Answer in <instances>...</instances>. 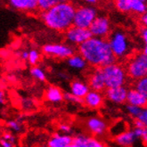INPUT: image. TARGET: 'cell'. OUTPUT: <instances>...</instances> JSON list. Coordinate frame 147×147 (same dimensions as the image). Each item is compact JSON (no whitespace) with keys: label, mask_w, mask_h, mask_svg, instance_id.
Listing matches in <instances>:
<instances>
[{"label":"cell","mask_w":147,"mask_h":147,"mask_svg":"<svg viewBox=\"0 0 147 147\" xmlns=\"http://www.w3.org/2000/svg\"><path fill=\"white\" fill-rule=\"evenodd\" d=\"M78 52L94 68H103L117 63L108 39L93 37L78 47Z\"/></svg>","instance_id":"6da1fadb"},{"label":"cell","mask_w":147,"mask_h":147,"mask_svg":"<svg viewBox=\"0 0 147 147\" xmlns=\"http://www.w3.org/2000/svg\"><path fill=\"white\" fill-rule=\"evenodd\" d=\"M76 6L67 1H60L50 10L41 13V19L47 28L65 32L73 26Z\"/></svg>","instance_id":"7a4b0ae2"},{"label":"cell","mask_w":147,"mask_h":147,"mask_svg":"<svg viewBox=\"0 0 147 147\" xmlns=\"http://www.w3.org/2000/svg\"><path fill=\"white\" fill-rule=\"evenodd\" d=\"M108 41L117 60L127 61L135 55L133 41L125 30L119 28L113 30L108 38Z\"/></svg>","instance_id":"3957f363"},{"label":"cell","mask_w":147,"mask_h":147,"mask_svg":"<svg viewBox=\"0 0 147 147\" xmlns=\"http://www.w3.org/2000/svg\"><path fill=\"white\" fill-rule=\"evenodd\" d=\"M106 88H114L127 84L128 76L126 68L120 63H115L102 68Z\"/></svg>","instance_id":"277c9868"},{"label":"cell","mask_w":147,"mask_h":147,"mask_svg":"<svg viewBox=\"0 0 147 147\" xmlns=\"http://www.w3.org/2000/svg\"><path fill=\"white\" fill-rule=\"evenodd\" d=\"M125 68L128 78L134 81L147 77V55L143 51L136 53L127 61Z\"/></svg>","instance_id":"5b68a950"},{"label":"cell","mask_w":147,"mask_h":147,"mask_svg":"<svg viewBox=\"0 0 147 147\" xmlns=\"http://www.w3.org/2000/svg\"><path fill=\"white\" fill-rule=\"evenodd\" d=\"M97 16V9L94 5H80L76 8L73 26L82 29H89Z\"/></svg>","instance_id":"8992f818"},{"label":"cell","mask_w":147,"mask_h":147,"mask_svg":"<svg viewBox=\"0 0 147 147\" xmlns=\"http://www.w3.org/2000/svg\"><path fill=\"white\" fill-rule=\"evenodd\" d=\"M42 51L46 55L56 58V59H66L76 54V50L73 46L63 43H55V44H47L42 47Z\"/></svg>","instance_id":"52a82bcc"},{"label":"cell","mask_w":147,"mask_h":147,"mask_svg":"<svg viewBox=\"0 0 147 147\" xmlns=\"http://www.w3.org/2000/svg\"><path fill=\"white\" fill-rule=\"evenodd\" d=\"M89 30L94 38L108 39L112 31L110 19L106 15H98L90 26Z\"/></svg>","instance_id":"ba28073f"},{"label":"cell","mask_w":147,"mask_h":147,"mask_svg":"<svg viewBox=\"0 0 147 147\" xmlns=\"http://www.w3.org/2000/svg\"><path fill=\"white\" fill-rule=\"evenodd\" d=\"M64 38L69 45L80 47L83 43L93 38V36L89 29H82L72 26L64 32Z\"/></svg>","instance_id":"9c48e42d"},{"label":"cell","mask_w":147,"mask_h":147,"mask_svg":"<svg viewBox=\"0 0 147 147\" xmlns=\"http://www.w3.org/2000/svg\"><path fill=\"white\" fill-rule=\"evenodd\" d=\"M115 7L121 13H133L136 15H143L147 10V3L144 0H117Z\"/></svg>","instance_id":"30bf717a"},{"label":"cell","mask_w":147,"mask_h":147,"mask_svg":"<svg viewBox=\"0 0 147 147\" xmlns=\"http://www.w3.org/2000/svg\"><path fill=\"white\" fill-rule=\"evenodd\" d=\"M86 127L93 136L97 138L105 136L109 130L106 120L98 116H93L86 119Z\"/></svg>","instance_id":"8fae6325"},{"label":"cell","mask_w":147,"mask_h":147,"mask_svg":"<svg viewBox=\"0 0 147 147\" xmlns=\"http://www.w3.org/2000/svg\"><path fill=\"white\" fill-rule=\"evenodd\" d=\"M88 83L91 90L102 93L105 91L106 86L102 68H94L88 76Z\"/></svg>","instance_id":"7c38bea8"},{"label":"cell","mask_w":147,"mask_h":147,"mask_svg":"<svg viewBox=\"0 0 147 147\" xmlns=\"http://www.w3.org/2000/svg\"><path fill=\"white\" fill-rule=\"evenodd\" d=\"M128 88L126 86H119L114 88H107L105 91V96L106 99L117 105H123L127 102Z\"/></svg>","instance_id":"4fadbf2b"},{"label":"cell","mask_w":147,"mask_h":147,"mask_svg":"<svg viewBox=\"0 0 147 147\" xmlns=\"http://www.w3.org/2000/svg\"><path fill=\"white\" fill-rule=\"evenodd\" d=\"M72 144L76 147H107L99 138L85 134H78L73 136Z\"/></svg>","instance_id":"5bb4252c"},{"label":"cell","mask_w":147,"mask_h":147,"mask_svg":"<svg viewBox=\"0 0 147 147\" xmlns=\"http://www.w3.org/2000/svg\"><path fill=\"white\" fill-rule=\"evenodd\" d=\"M114 141L122 147H136L137 143H142L143 140L138 138L134 132V129H128L123 134L114 138Z\"/></svg>","instance_id":"9a60e30c"},{"label":"cell","mask_w":147,"mask_h":147,"mask_svg":"<svg viewBox=\"0 0 147 147\" xmlns=\"http://www.w3.org/2000/svg\"><path fill=\"white\" fill-rule=\"evenodd\" d=\"M84 105L90 109H98L100 108L105 100V96L101 92L90 90L88 94L85 96Z\"/></svg>","instance_id":"2e32d148"},{"label":"cell","mask_w":147,"mask_h":147,"mask_svg":"<svg viewBox=\"0 0 147 147\" xmlns=\"http://www.w3.org/2000/svg\"><path fill=\"white\" fill-rule=\"evenodd\" d=\"M73 142V137L70 135L55 133L47 142L48 147H68Z\"/></svg>","instance_id":"e0dca14e"},{"label":"cell","mask_w":147,"mask_h":147,"mask_svg":"<svg viewBox=\"0 0 147 147\" xmlns=\"http://www.w3.org/2000/svg\"><path fill=\"white\" fill-rule=\"evenodd\" d=\"M127 103L140 108H144L147 106V99L133 86L128 89Z\"/></svg>","instance_id":"ac0fdd59"},{"label":"cell","mask_w":147,"mask_h":147,"mask_svg":"<svg viewBox=\"0 0 147 147\" xmlns=\"http://www.w3.org/2000/svg\"><path fill=\"white\" fill-rule=\"evenodd\" d=\"M70 90H71L70 92L71 94H73L74 96H76L77 97L84 99L85 96L88 94V92L91 89L88 86V83L82 81V80H75L71 82Z\"/></svg>","instance_id":"d6986e66"},{"label":"cell","mask_w":147,"mask_h":147,"mask_svg":"<svg viewBox=\"0 0 147 147\" xmlns=\"http://www.w3.org/2000/svg\"><path fill=\"white\" fill-rule=\"evenodd\" d=\"M9 5L19 11L32 12L38 9V0H10Z\"/></svg>","instance_id":"ffe728a7"},{"label":"cell","mask_w":147,"mask_h":147,"mask_svg":"<svg viewBox=\"0 0 147 147\" xmlns=\"http://www.w3.org/2000/svg\"><path fill=\"white\" fill-rule=\"evenodd\" d=\"M63 92L59 88L55 86H51L46 90L45 97L46 99L52 102V103H57L62 102L63 99Z\"/></svg>","instance_id":"44dd1931"},{"label":"cell","mask_w":147,"mask_h":147,"mask_svg":"<svg viewBox=\"0 0 147 147\" xmlns=\"http://www.w3.org/2000/svg\"><path fill=\"white\" fill-rule=\"evenodd\" d=\"M67 64L77 71H83L88 66V63L80 54H75L69 58L67 60Z\"/></svg>","instance_id":"7402d4cb"},{"label":"cell","mask_w":147,"mask_h":147,"mask_svg":"<svg viewBox=\"0 0 147 147\" xmlns=\"http://www.w3.org/2000/svg\"><path fill=\"white\" fill-rule=\"evenodd\" d=\"M127 130H128V129H127V124L123 121V120H119V121H117L114 125H112L111 127V128L109 129V132L115 138L118 136L126 132Z\"/></svg>","instance_id":"603a6c76"},{"label":"cell","mask_w":147,"mask_h":147,"mask_svg":"<svg viewBox=\"0 0 147 147\" xmlns=\"http://www.w3.org/2000/svg\"><path fill=\"white\" fill-rule=\"evenodd\" d=\"M60 1L58 0H38V9L42 13L50 10L52 7L57 5Z\"/></svg>","instance_id":"cb8c5ba5"},{"label":"cell","mask_w":147,"mask_h":147,"mask_svg":"<svg viewBox=\"0 0 147 147\" xmlns=\"http://www.w3.org/2000/svg\"><path fill=\"white\" fill-rule=\"evenodd\" d=\"M134 88L138 92H140L147 99V77H144L141 80H138L135 81Z\"/></svg>","instance_id":"d4e9b609"},{"label":"cell","mask_w":147,"mask_h":147,"mask_svg":"<svg viewBox=\"0 0 147 147\" xmlns=\"http://www.w3.org/2000/svg\"><path fill=\"white\" fill-rule=\"evenodd\" d=\"M30 72V75L34 78V79H36L39 81H45L47 79L46 72L44 71V70H43L42 68H40L38 66L31 67Z\"/></svg>","instance_id":"484cf974"},{"label":"cell","mask_w":147,"mask_h":147,"mask_svg":"<svg viewBox=\"0 0 147 147\" xmlns=\"http://www.w3.org/2000/svg\"><path fill=\"white\" fill-rule=\"evenodd\" d=\"M63 99L66 102H71V103H75V105H84V100L77 97L76 96H74L73 94H71V92H65L63 94Z\"/></svg>","instance_id":"4316f807"},{"label":"cell","mask_w":147,"mask_h":147,"mask_svg":"<svg viewBox=\"0 0 147 147\" xmlns=\"http://www.w3.org/2000/svg\"><path fill=\"white\" fill-rule=\"evenodd\" d=\"M40 59V55L38 53V51H37L36 49H32L30 51H29V58H28V62L30 65L36 66Z\"/></svg>","instance_id":"83f0119b"},{"label":"cell","mask_w":147,"mask_h":147,"mask_svg":"<svg viewBox=\"0 0 147 147\" xmlns=\"http://www.w3.org/2000/svg\"><path fill=\"white\" fill-rule=\"evenodd\" d=\"M142 109L143 108L137 107V106H134V105H126V111L127 112V114L130 115L132 118H134V119H137L138 116L140 115L141 111H142Z\"/></svg>","instance_id":"f1b7e54d"},{"label":"cell","mask_w":147,"mask_h":147,"mask_svg":"<svg viewBox=\"0 0 147 147\" xmlns=\"http://www.w3.org/2000/svg\"><path fill=\"white\" fill-rule=\"evenodd\" d=\"M7 127H9L11 130L14 132H20L22 128V119H14V120H9L7 122Z\"/></svg>","instance_id":"f546056e"},{"label":"cell","mask_w":147,"mask_h":147,"mask_svg":"<svg viewBox=\"0 0 147 147\" xmlns=\"http://www.w3.org/2000/svg\"><path fill=\"white\" fill-rule=\"evenodd\" d=\"M139 33H140V37H141V39L144 44L143 52L147 55V27H143L142 26L140 28Z\"/></svg>","instance_id":"4dcf8cb0"},{"label":"cell","mask_w":147,"mask_h":147,"mask_svg":"<svg viewBox=\"0 0 147 147\" xmlns=\"http://www.w3.org/2000/svg\"><path fill=\"white\" fill-rule=\"evenodd\" d=\"M59 130L64 135H70L71 136V134L72 132V128H71V126L70 124L62 123V124L59 125Z\"/></svg>","instance_id":"1f68e13d"},{"label":"cell","mask_w":147,"mask_h":147,"mask_svg":"<svg viewBox=\"0 0 147 147\" xmlns=\"http://www.w3.org/2000/svg\"><path fill=\"white\" fill-rule=\"evenodd\" d=\"M137 119L140 120V121L145 126V127H147V106L142 109L141 113L138 116Z\"/></svg>","instance_id":"d6a6232c"},{"label":"cell","mask_w":147,"mask_h":147,"mask_svg":"<svg viewBox=\"0 0 147 147\" xmlns=\"http://www.w3.org/2000/svg\"><path fill=\"white\" fill-rule=\"evenodd\" d=\"M2 139H4L5 141H8V142H10L13 144L15 142V137H14V136L11 132H4L3 136H2Z\"/></svg>","instance_id":"836d02e7"},{"label":"cell","mask_w":147,"mask_h":147,"mask_svg":"<svg viewBox=\"0 0 147 147\" xmlns=\"http://www.w3.org/2000/svg\"><path fill=\"white\" fill-rule=\"evenodd\" d=\"M140 22L142 24L143 27H147V10L146 12L141 16V18H140Z\"/></svg>","instance_id":"e575fe53"},{"label":"cell","mask_w":147,"mask_h":147,"mask_svg":"<svg viewBox=\"0 0 147 147\" xmlns=\"http://www.w3.org/2000/svg\"><path fill=\"white\" fill-rule=\"evenodd\" d=\"M1 146L2 147H13V144L8 141H5L1 138Z\"/></svg>","instance_id":"d590c367"},{"label":"cell","mask_w":147,"mask_h":147,"mask_svg":"<svg viewBox=\"0 0 147 147\" xmlns=\"http://www.w3.org/2000/svg\"><path fill=\"white\" fill-rule=\"evenodd\" d=\"M20 56L22 60H28L29 58V52L28 51H22L20 54Z\"/></svg>","instance_id":"8d00e7d4"},{"label":"cell","mask_w":147,"mask_h":147,"mask_svg":"<svg viewBox=\"0 0 147 147\" xmlns=\"http://www.w3.org/2000/svg\"><path fill=\"white\" fill-rule=\"evenodd\" d=\"M86 3L88 4L89 5H94V4H97V1L96 0H86Z\"/></svg>","instance_id":"74e56055"},{"label":"cell","mask_w":147,"mask_h":147,"mask_svg":"<svg viewBox=\"0 0 147 147\" xmlns=\"http://www.w3.org/2000/svg\"><path fill=\"white\" fill-rule=\"evenodd\" d=\"M4 91L1 90L0 92V102H1V105H4Z\"/></svg>","instance_id":"f35d334b"},{"label":"cell","mask_w":147,"mask_h":147,"mask_svg":"<svg viewBox=\"0 0 147 147\" xmlns=\"http://www.w3.org/2000/svg\"><path fill=\"white\" fill-rule=\"evenodd\" d=\"M143 142H144V145L147 147V135H145V136L143 137Z\"/></svg>","instance_id":"ab89813d"},{"label":"cell","mask_w":147,"mask_h":147,"mask_svg":"<svg viewBox=\"0 0 147 147\" xmlns=\"http://www.w3.org/2000/svg\"><path fill=\"white\" fill-rule=\"evenodd\" d=\"M145 131H146V134H147V127H145Z\"/></svg>","instance_id":"60d3db41"}]
</instances>
